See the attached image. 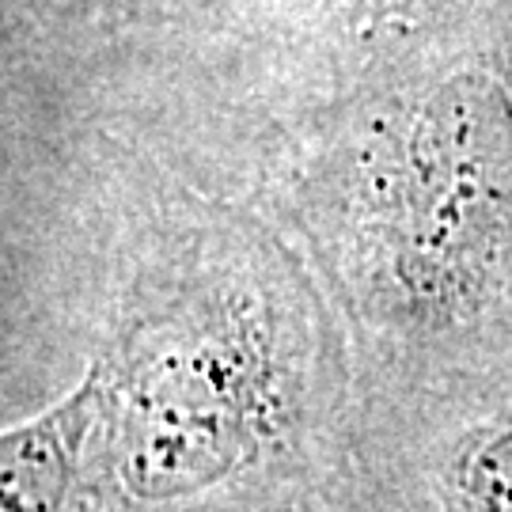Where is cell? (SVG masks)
Returning a JSON list of instances; mask_svg holds the SVG:
<instances>
[{
	"instance_id": "obj_3",
	"label": "cell",
	"mask_w": 512,
	"mask_h": 512,
	"mask_svg": "<svg viewBox=\"0 0 512 512\" xmlns=\"http://www.w3.org/2000/svg\"><path fill=\"white\" fill-rule=\"evenodd\" d=\"M505 0H330L346 42L361 54V69H384L429 42L467 31Z\"/></svg>"
},
{
	"instance_id": "obj_1",
	"label": "cell",
	"mask_w": 512,
	"mask_h": 512,
	"mask_svg": "<svg viewBox=\"0 0 512 512\" xmlns=\"http://www.w3.org/2000/svg\"><path fill=\"white\" fill-rule=\"evenodd\" d=\"M304 179L357 308L429 376L512 357V80L494 12L365 73Z\"/></svg>"
},
{
	"instance_id": "obj_2",
	"label": "cell",
	"mask_w": 512,
	"mask_h": 512,
	"mask_svg": "<svg viewBox=\"0 0 512 512\" xmlns=\"http://www.w3.org/2000/svg\"><path fill=\"white\" fill-rule=\"evenodd\" d=\"M395 391V512H512V357Z\"/></svg>"
},
{
	"instance_id": "obj_4",
	"label": "cell",
	"mask_w": 512,
	"mask_h": 512,
	"mask_svg": "<svg viewBox=\"0 0 512 512\" xmlns=\"http://www.w3.org/2000/svg\"><path fill=\"white\" fill-rule=\"evenodd\" d=\"M494 35H497V46H501V57H505L509 80H512V0H505L494 12Z\"/></svg>"
}]
</instances>
